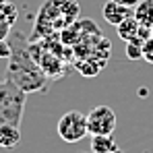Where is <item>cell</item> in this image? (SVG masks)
Instances as JSON below:
<instances>
[{
	"label": "cell",
	"instance_id": "1",
	"mask_svg": "<svg viewBox=\"0 0 153 153\" xmlns=\"http://www.w3.org/2000/svg\"><path fill=\"white\" fill-rule=\"evenodd\" d=\"M10 56H8V66L4 79L15 83L19 89L29 93H46L50 89V79L44 75L39 64L29 52V39L25 33L13 31L10 33Z\"/></svg>",
	"mask_w": 153,
	"mask_h": 153
},
{
	"label": "cell",
	"instance_id": "2",
	"mask_svg": "<svg viewBox=\"0 0 153 153\" xmlns=\"http://www.w3.org/2000/svg\"><path fill=\"white\" fill-rule=\"evenodd\" d=\"M27 93L10 81H0V124L21 126Z\"/></svg>",
	"mask_w": 153,
	"mask_h": 153
},
{
	"label": "cell",
	"instance_id": "3",
	"mask_svg": "<svg viewBox=\"0 0 153 153\" xmlns=\"http://www.w3.org/2000/svg\"><path fill=\"white\" fill-rule=\"evenodd\" d=\"M56 130H58V137L64 143H79V141H83L89 134V130H87V114H83L79 110L66 112L58 120Z\"/></svg>",
	"mask_w": 153,
	"mask_h": 153
},
{
	"label": "cell",
	"instance_id": "4",
	"mask_svg": "<svg viewBox=\"0 0 153 153\" xmlns=\"http://www.w3.org/2000/svg\"><path fill=\"white\" fill-rule=\"evenodd\" d=\"M87 130L89 134H114L116 130V114L110 105H95L87 114Z\"/></svg>",
	"mask_w": 153,
	"mask_h": 153
},
{
	"label": "cell",
	"instance_id": "5",
	"mask_svg": "<svg viewBox=\"0 0 153 153\" xmlns=\"http://www.w3.org/2000/svg\"><path fill=\"white\" fill-rule=\"evenodd\" d=\"M103 19L110 23V25H120L126 17L132 15V8L130 6H124V4H120V2H114V0H108L105 4H103Z\"/></svg>",
	"mask_w": 153,
	"mask_h": 153
},
{
	"label": "cell",
	"instance_id": "6",
	"mask_svg": "<svg viewBox=\"0 0 153 153\" xmlns=\"http://www.w3.org/2000/svg\"><path fill=\"white\" fill-rule=\"evenodd\" d=\"M21 143V130L13 124H0V147L2 149H15Z\"/></svg>",
	"mask_w": 153,
	"mask_h": 153
},
{
	"label": "cell",
	"instance_id": "7",
	"mask_svg": "<svg viewBox=\"0 0 153 153\" xmlns=\"http://www.w3.org/2000/svg\"><path fill=\"white\" fill-rule=\"evenodd\" d=\"M118 149L112 134H93L91 137V153H112Z\"/></svg>",
	"mask_w": 153,
	"mask_h": 153
},
{
	"label": "cell",
	"instance_id": "8",
	"mask_svg": "<svg viewBox=\"0 0 153 153\" xmlns=\"http://www.w3.org/2000/svg\"><path fill=\"white\" fill-rule=\"evenodd\" d=\"M134 19L141 23V25H147V27H153V0H141L134 10H132Z\"/></svg>",
	"mask_w": 153,
	"mask_h": 153
},
{
	"label": "cell",
	"instance_id": "9",
	"mask_svg": "<svg viewBox=\"0 0 153 153\" xmlns=\"http://www.w3.org/2000/svg\"><path fill=\"white\" fill-rule=\"evenodd\" d=\"M139 27H141V23L134 19V15H130V17H126V19H124L120 25H116V31H118V35H120L124 42H128V39L137 37Z\"/></svg>",
	"mask_w": 153,
	"mask_h": 153
},
{
	"label": "cell",
	"instance_id": "10",
	"mask_svg": "<svg viewBox=\"0 0 153 153\" xmlns=\"http://www.w3.org/2000/svg\"><path fill=\"white\" fill-rule=\"evenodd\" d=\"M105 64V60H95V58H85L81 62H76V71L85 76H95L102 73V66Z\"/></svg>",
	"mask_w": 153,
	"mask_h": 153
},
{
	"label": "cell",
	"instance_id": "11",
	"mask_svg": "<svg viewBox=\"0 0 153 153\" xmlns=\"http://www.w3.org/2000/svg\"><path fill=\"white\" fill-rule=\"evenodd\" d=\"M126 56L130 60L143 58V39L141 37H132V39L126 42Z\"/></svg>",
	"mask_w": 153,
	"mask_h": 153
},
{
	"label": "cell",
	"instance_id": "12",
	"mask_svg": "<svg viewBox=\"0 0 153 153\" xmlns=\"http://www.w3.org/2000/svg\"><path fill=\"white\" fill-rule=\"evenodd\" d=\"M0 13L6 17V21H8L10 25H15V21H17V17H19V10H17V6H15L10 0H4V2L0 4Z\"/></svg>",
	"mask_w": 153,
	"mask_h": 153
},
{
	"label": "cell",
	"instance_id": "13",
	"mask_svg": "<svg viewBox=\"0 0 153 153\" xmlns=\"http://www.w3.org/2000/svg\"><path fill=\"white\" fill-rule=\"evenodd\" d=\"M143 58L153 64V35L149 37V39L143 42Z\"/></svg>",
	"mask_w": 153,
	"mask_h": 153
},
{
	"label": "cell",
	"instance_id": "14",
	"mask_svg": "<svg viewBox=\"0 0 153 153\" xmlns=\"http://www.w3.org/2000/svg\"><path fill=\"white\" fill-rule=\"evenodd\" d=\"M10 29H13V25H10V23L6 21V17L0 13V39H8Z\"/></svg>",
	"mask_w": 153,
	"mask_h": 153
},
{
	"label": "cell",
	"instance_id": "15",
	"mask_svg": "<svg viewBox=\"0 0 153 153\" xmlns=\"http://www.w3.org/2000/svg\"><path fill=\"white\" fill-rule=\"evenodd\" d=\"M10 56V44L8 39H0V58H8Z\"/></svg>",
	"mask_w": 153,
	"mask_h": 153
},
{
	"label": "cell",
	"instance_id": "16",
	"mask_svg": "<svg viewBox=\"0 0 153 153\" xmlns=\"http://www.w3.org/2000/svg\"><path fill=\"white\" fill-rule=\"evenodd\" d=\"M114 2H120V4H124V6H130V8H134L141 0H114Z\"/></svg>",
	"mask_w": 153,
	"mask_h": 153
},
{
	"label": "cell",
	"instance_id": "17",
	"mask_svg": "<svg viewBox=\"0 0 153 153\" xmlns=\"http://www.w3.org/2000/svg\"><path fill=\"white\" fill-rule=\"evenodd\" d=\"M112 153H124V151H120V149H114V151H112Z\"/></svg>",
	"mask_w": 153,
	"mask_h": 153
},
{
	"label": "cell",
	"instance_id": "18",
	"mask_svg": "<svg viewBox=\"0 0 153 153\" xmlns=\"http://www.w3.org/2000/svg\"><path fill=\"white\" fill-rule=\"evenodd\" d=\"M2 2H4V0H0V4H2Z\"/></svg>",
	"mask_w": 153,
	"mask_h": 153
}]
</instances>
